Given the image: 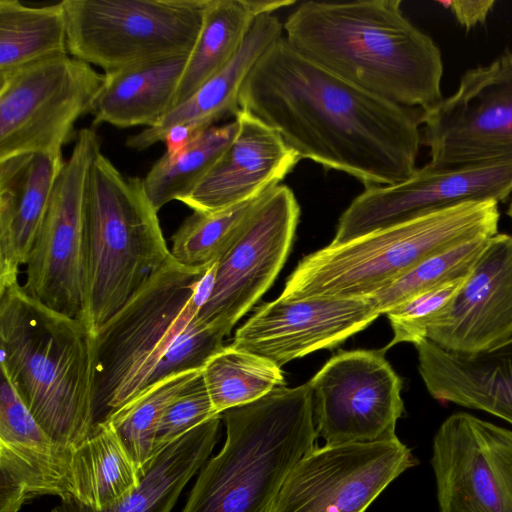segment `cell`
I'll return each mask as SVG.
<instances>
[{
    "label": "cell",
    "mask_w": 512,
    "mask_h": 512,
    "mask_svg": "<svg viewBox=\"0 0 512 512\" xmlns=\"http://www.w3.org/2000/svg\"><path fill=\"white\" fill-rule=\"evenodd\" d=\"M143 179L124 177L102 152L84 199L88 327L94 335L170 258Z\"/></svg>",
    "instance_id": "7"
},
{
    "label": "cell",
    "mask_w": 512,
    "mask_h": 512,
    "mask_svg": "<svg viewBox=\"0 0 512 512\" xmlns=\"http://www.w3.org/2000/svg\"><path fill=\"white\" fill-rule=\"evenodd\" d=\"M416 464L398 437L315 446L289 473L272 512H365L391 482Z\"/></svg>",
    "instance_id": "13"
},
{
    "label": "cell",
    "mask_w": 512,
    "mask_h": 512,
    "mask_svg": "<svg viewBox=\"0 0 512 512\" xmlns=\"http://www.w3.org/2000/svg\"><path fill=\"white\" fill-rule=\"evenodd\" d=\"M440 5L449 9L457 22L467 31L478 24H483L491 12L495 1L493 0H453L441 1Z\"/></svg>",
    "instance_id": "37"
},
{
    "label": "cell",
    "mask_w": 512,
    "mask_h": 512,
    "mask_svg": "<svg viewBox=\"0 0 512 512\" xmlns=\"http://www.w3.org/2000/svg\"><path fill=\"white\" fill-rule=\"evenodd\" d=\"M221 420L220 414L205 421L165 449L126 499L102 510L68 499L50 512H172L184 488L211 457Z\"/></svg>",
    "instance_id": "25"
},
{
    "label": "cell",
    "mask_w": 512,
    "mask_h": 512,
    "mask_svg": "<svg viewBox=\"0 0 512 512\" xmlns=\"http://www.w3.org/2000/svg\"><path fill=\"white\" fill-rule=\"evenodd\" d=\"M465 278L432 288L389 310L385 315L391 324L393 338L385 349L402 342L415 346L426 340L429 325L452 300Z\"/></svg>",
    "instance_id": "34"
},
{
    "label": "cell",
    "mask_w": 512,
    "mask_h": 512,
    "mask_svg": "<svg viewBox=\"0 0 512 512\" xmlns=\"http://www.w3.org/2000/svg\"><path fill=\"white\" fill-rule=\"evenodd\" d=\"M238 122L214 125L197 134L174 156L163 154L143 178L145 191L157 211L167 203L188 196L228 148Z\"/></svg>",
    "instance_id": "29"
},
{
    "label": "cell",
    "mask_w": 512,
    "mask_h": 512,
    "mask_svg": "<svg viewBox=\"0 0 512 512\" xmlns=\"http://www.w3.org/2000/svg\"><path fill=\"white\" fill-rule=\"evenodd\" d=\"M478 238L431 256L369 297L380 314L432 288L466 277L488 243Z\"/></svg>",
    "instance_id": "33"
},
{
    "label": "cell",
    "mask_w": 512,
    "mask_h": 512,
    "mask_svg": "<svg viewBox=\"0 0 512 512\" xmlns=\"http://www.w3.org/2000/svg\"><path fill=\"white\" fill-rule=\"evenodd\" d=\"M440 512H512V431L466 412L446 418L432 445Z\"/></svg>",
    "instance_id": "16"
},
{
    "label": "cell",
    "mask_w": 512,
    "mask_h": 512,
    "mask_svg": "<svg viewBox=\"0 0 512 512\" xmlns=\"http://www.w3.org/2000/svg\"><path fill=\"white\" fill-rule=\"evenodd\" d=\"M64 162L62 153L0 160V287L18 281Z\"/></svg>",
    "instance_id": "22"
},
{
    "label": "cell",
    "mask_w": 512,
    "mask_h": 512,
    "mask_svg": "<svg viewBox=\"0 0 512 512\" xmlns=\"http://www.w3.org/2000/svg\"><path fill=\"white\" fill-rule=\"evenodd\" d=\"M293 191L279 184L216 263L209 297L196 320L225 337L269 289L284 265L299 221Z\"/></svg>",
    "instance_id": "14"
},
{
    "label": "cell",
    "mask_w": 512,
    "mask_h": 512,
    "mask_svg": "<svg viewBox=\"0 0 512 512\" xmlns=\"http://www.w3.org/2000/svg\"><path fill=\"white\" fill-rule=\"evenodd\" d=\"M202 376L218 414L285 386L279 366L232 344L224 346L206 362Z\"/></svg>",
    "instance_id": "31"
},
{
    "label": "cell",
    "mask_w": 512,
    "mask_h": 512,
    "mask_svg": "<svg viewBox=\"0 0 512 512\" xmlns=\"http://www.w3.org/2000/svg\"><path fill=\"white\" fill-rule=\"evenodd\" d=\"M201 372L184 371L151 383L106 419L116 428L143 477L154 462L152 448L161 417Z\"/></svg>",
    "instance_id": "32"
},
{
    "label": "cell",
    "mask_w": 512,
    "mask_h": 512,
    "mask_svg": "<svg viewBox=\"0 0 512 512\" xmlns=\"http://www.w3.org/2000/svg\"><path fill=\"white\" fill-rule=\"evenodd\" d=\"M1 373L44 431L77 447L95 427L94 335L80 320L0 287Z\"/></svg>",
    "instance_id": "3"
},
{
    "label": "cell",
    "mask_w": 512,
    "mask_h": 512,
    "mask_svg": "<svg viewBox=\"0 0 512 512\" xmlns=\"http://www.w3.org/2000/svg\"><path fill=\"white\" fill-rule=\"evenodd\" d=\"M104 73L70 54L0 76V160L62 153L77 120L91 113Z\"/></svg>",
    "instance_id": "9"
},
{
    "label": "cell",
    "mask_w": 512,
    "mask_h": 512,
    "mask_svg": "<svg viewBox=\"0 0 512 512\" xmlns=\"http://www.w3.org/2000/svg\"><path fill=\"white\" fill-rule=\"evenodd\" d=\"M217 415L220 414L213 408L201 372L161 417L154 437L153 460L186 433Z\"/></svg>",
    "instance_id": "35"
},
{
    "label": "cell",
    "mask_w": 512,
    "mask_h": 512,
    "mask_svg": "<svg viewBox=\"0 0 512 512\" xmlns=\"http://www.w3.org/2000/svg\"><path fill=\"white\" fill-rule=\"evenodd\" d=\"M207 0H63L68 53L110 73L190 54Z\"/></svg>",
    "instance_id": "8"
},
{
    "label": "cell",
    "mask_w": 512,
    "mask_h": 512,
    "mask_svg": "<svg viewBox=\"0 0 512 512\" xmlns=\"http://www.w3.org/2000/svg\"><path fill=\"white\" fill-rule=\"evenodd\" d=\"M189 54L151 61L110 73L96 97L92 126L154 127L173 109Z\"/></svg>",
    "instance_id": "24"
},
{
    "label": "cell",
    "mask_w": 512,
    "mask_h": 512,
    "mask_svg": "<svg viewBox=\"0 0 512 512\" xmlns=\"http://www.w3.org/2000/svg\"><path fill=\"white\" fill-rule=\"evenodd\" d=\"M274 188L218 211H193L171 237V257L189 268L209 269L228 251Z\"/></svg>",
    "instance_id": "30"
},
{
    "label": "cell",
    "mask_w": 512,
    "mask_h": 512,
    "mask_svg": "<svg viewBox=\"0 0 512 512\" xmlns=\"http://www.w3.org/2000/svg\"><path fill=\"white\" fill-rule=\"evenodd\" d=\"M282 35L283 23L278 17L259 16L238 53L220 72L173 108L159 124L128 138L127 146L137 151L147 149L161 142L167 129L176 124H188L200 133L221 119L235 118L241 110L239 95L246 77L267 48Z\"/></svg>",
    "instance_id": "23"
},
{
    "label": "cell",
    "mask_w": 512,
    "mask_h": 512,
    "mask_svg": "<svg viewBox=\"0 0 512 512\" xmlns=\"http://www.w3.org/2000/svg\"><path fill=\"white\" fill-rule=\"evenodd\" d=\"M415 347L419 373L434 399L512 424V336L473 354L452 353L428 339Z\"/></svg>",
    "instance_id": "21"
},
{
    "label": "cell",
    "mask_w": 512,
    "mask_h": 512,
    "mask_svg": "<svg viewBox=\"0 0 512 512\" xmlns=\"http://www.w3.org/2000/svg\"><path fill=\"white\" fill-rule=\"evenodd\" d=\"M239 106L300 159L347 173L365 189L398 184L417 170L421 109L346 82L298 54L284 35L249 72Z\"/></svg>",
    "instance_id": "1"
},
{
    "label": "cell",
    "mask_w": 512,
    "mask_h": 512,
    "mask_svg": "<svg viewBox=\"0 0 512 512\" xmlns=\"http://www.w3.org/2000/svg\"><path fill=\"white\" fill-rule=\"evenodd\" d=\"M494 200L435 211L305 256L279 297H371L423 260L498 233Z\"/></svg>",
    "instance_id": "5"
},
{
    "label": "cell",
    "mask_w": 512,
    "mask_h": 512,
    "mask_svg": "<svg viewBox=\"0 0 512 512\" xmlns=\"http://www.w3.org/2000/svg\"><path fill=\"white\" fill-rule=\"evenodd\" d=\"M216 263H166L94 334L95 424L135 398L198 314L212 289Z\"/></svg>",
    "instance_id": "6"
},
{
    "label": "cell",
    "mask_w": 512,
    "mask_h": 512,
    "mask_svg": "<svg viewBox=\"0 0 512 512\" xmlns=\"http://www.w3.org/2000/svg\"><path fill=\"white\" fill-rule=\"evenodd\" d=\"M369 297H278L263 304L235 333L236 348L277 366L344 342L380 316Z\"/></svg>",
    "instance_id": "17"
},
{
    "label": "cell",
    "mask_w": 512,
    "mask_h": 512,
    "mask_svg": "<svg viewBox=\"0 0 512 512\" xmlns=\"http://www.w3.org/2000/svg\"><path fill=\"white\" fill-rule=\"evenodd\" d=\"M199 133H196L188 124H176L167 129L161 142L165 144V155L174 156L183 151L192 139Z\"/></svg>",
    "instance_id": "38"
},
{
    "label": "cell",
    "mask_w": 512,
    "mask_h": 512,
    "mask_svg": "<svg viewBox=\"0 0 512 512\" xmlns=\"http://www.w3.org/2000/svg\"><path fill=\"white\" fill-rule=\"evenodd\" d=\"M507 215L512 219V200L508 206Z\"/></svg>",
    "instance_id": "39"
},
{
    "label": "cell",
    "mask_w": 512,
    "mask_h": 512,
    "mask_svg": "<svg viewBox=\"0 0 512 512\" xmlns=\"http://www.w3.org/2000/svg\"><path fill=\"white\" fill-rule=\"evenodd\" d=\"M235 119L238 130L228 148L180 200L193 211H218L274 188L300 160L278 132L254 116L240 110Z\"/></svg>",
    "instance_id": "20"
},
{
    "label": "cell",
    "mask_w": 512,
    "mask_h": 512,
    "mask_svg": "<svg viewBox=\"0 0 512 512\" xmlns=\"http://www.w3.org/2000/svg\"><path fill=\"white\" fill-rule=\"evenodd\" d=\"M511 193L512 162L449 168L428 162L398 184L366 188L340 216L331 244L466 202H503Z\"/></svg>",
    "instance_id": "15"
},
{
    "label": "cell",
    "mask_w": 512,
    "mask_h": 512,
    "mask_svg": "<svg viewBox=\"0 0 512 512\" xmlns=\"http://www.w3.org/2000/svg\"><path fill=\"white\" fill-rule=\"evenodd\" d=\"M225 440L196 475L180 512H272L318 438L309 383L279 387L222 413Z\"/></svg>",
    "instance_id": "4"
},
{
    "label": "cell",
    "mask_w": 512,
    "mask_h": 512,
    "mask_svg": "<svg viewBox=\"0 0 512 512\" xmlns=\"http://www.w3.org/2000/svg\"><path fill=\"white\" fill-rule=\"evenodd\" d=\"M401 0L305 1L283 23L305 59L393 103L428 110L442 99L439 47L402 12Z\"/></svg>",
    "instance_id": "2"
},
{
    "label": "cell",
    "mask_w": 512,
    "mask_h": 512,
    "mask_svg": "<svg viewBox=\"0 0 512 512\" xmlns=\"http://www.w3.org/2000/svg\"><path fill=\"white\" fill-rule=\"evenodd\" d=\"M98 152L100 140L95 130L81 129L55 181L25 264L23 286L36 301L87 327L84 199L90 166Z\"/></svg>",
    "instance_id": "10"
},
{
    "label": "cell",
    "mask_w": 512,
    "mask_h": 512,
    "mask_svg": "<svg viewBox=\"0 0 512 512\" xmlns=\"http://www.w3.org/2000/svg\"><path fill=\"white\" fill-rule=\"evenodd\" d=\"M66 54L67 22L62 1L29 6L18 0H0V76Z\"/></svg>",
    "instance_id": "28"
},
{
    "label": "cell",
    "mask_w": 512,
    "mask_h": 512,
    "mask_svg": "<svg viewBox=\"0 0 512 512\" xmlns=\"http://www.w3.org/2000/svg\"><path fill=\"white\" fill-rule=\"evenodd\" d=\"M512 336V233L492 236L461 287L433 319L427 339L473 354Z\"/></svg>",
    "instance_id": "18"
},
{
    "label": "cell",
    "mask_w": 512,
    "mask_h": 512,
    "mask_svg": "<svg viewBox=\"0 0 512 512\" xmlns=\"http://www.w3.org/2000/svg\"><path fill=\"white\" fill-rule=\"evenodd\" d=\"M294 4L292 0H207L202 26L188 56L173 108L235 57L259 16Z\"/></svg>",
    "instance_id": "26"
},
{
    "label": "cell",
    "mask_w": 512,
    "mask_h": 512,
    "mask_svg": "<svg viewBox=\"0 0 512 512\" xmlns=\"http://www.w3.org/2000/svg\"><path fill=\"white\" fill-rule=\"evenodd\" d=\"M195 317L159 362L148 385L172 374L202 370L206 362L225 346L224 335L199 323Z\"/></svg>",
    "instance_id": "36"
},
{
    "label": "cell",
    "mask_w": 512,
    "mask_h": 512,
    "mask_svg": "<svg viewBox=\"0 0 512 512\" xmlns=\"http://www.w3.org/2000/svg\"><path fill=\"white\" fill-rule=\"evenodd\" d=\"M143 475L109 420L95 424L73 454V500L102 510L131 496Z\"/></svg>",
    "instance_id": "27"
},
{
    "label": "cell",
    "mask_w": 512,
    "mask_h": 512,
    "mask_svg": "<svg viewBox=\"0 0 512 512\" xmlns=\"http://www.w3.org/2000/svg\"><path fill=\"white\" fill-rule=\"evenodd\" d=\"M420 119L433 166L512 162V52L467 70Z\"/></svg>",
    "instance_id": "11"
},
{
    "label": "cell",
    "mask_w": 512,
    "mask_h": 512,
    "mask_svg": "<svg viewBox=\"0 0 512 512\" xmlns=\"http://www.w3.org/2000/svg\"><path fill=\"white\" fill-rule=\"evenodd\" d=\"M74 450L44 431L1 373L0 512H19L42 496L72 499Z\"/></svg>",
    "instance_id": "19"
},
{
    "label": "cell",
    "mask_w": 512,
    "mask_h": 512,
    "mask_svg": "<svg viewBox=\"0 0 512 512\" xmlns=\"http://www.w3.org/2000/svg\"><path fill=\"white\" fill-rule=\"evenodd\" d=\"M386 351H341L308 382L317 437L325 444L397 438L404 412L402 381L385 359Z\"/></svg>",
    "instance_id": "12"
}]
</instances>
